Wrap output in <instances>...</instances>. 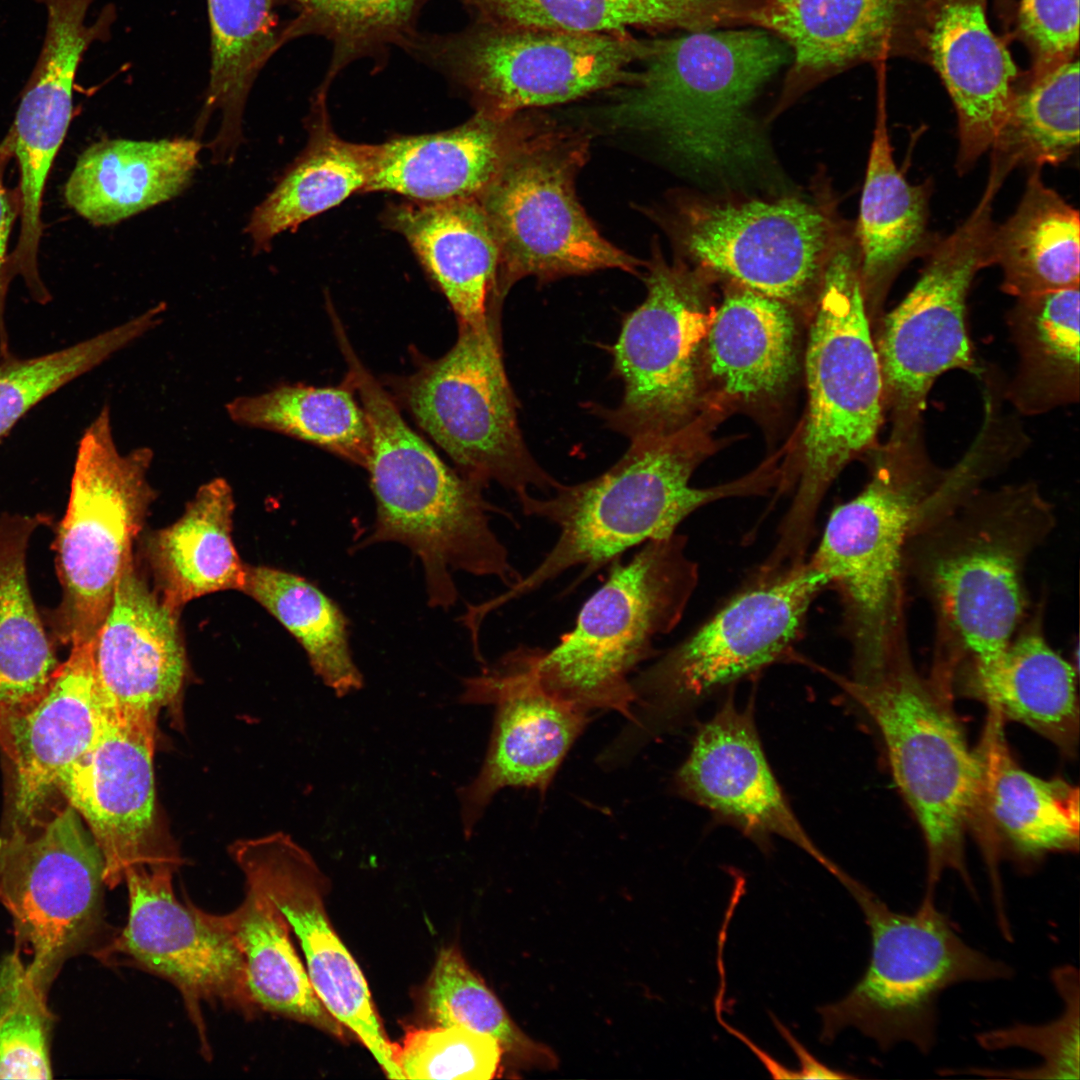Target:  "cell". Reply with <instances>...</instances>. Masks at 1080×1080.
Instances as JSON below:
<instances>
[{"instance_id":"83f0119b","label":"cell","mask_w":1080,"mask_h":1080,"mask_svg":"<svg viewBox=\"0 0 1080 1080\" xmlns=\"http://www.w3.org/2000/svg\"><path fill=\"white\" fill-rule=\"evenodd\" d=\"M1003 718L988 710L975 753L980 770L976 826L981 834L992 887H1001L997 837L1023 859L1079 847V790L1061 779L1045 780L1013 758ZM975 826V827H976Z\"/></svg>"},{"instance_id":"603a6c76","label":"cell","mask_w":1080,"mask_h":1080,"mask_svg":"<svg viewBox=\"0 0 1080 1080\" xmlns=\"http://www.w3.org/2000/svg\"><path fill=\"white\" fill-rule=\"evenodd\" d=\"M156 728L103 711L93 746L58 783L101 852L104 882L110 889L124 883L133 866L179 864L178 856L159 845L154 832Z\"/></svg>"},{"instance_id":"836d02e7","label":"cell","mask_w":1080,"mask_h":1080,"mask_svg":"<svg viewBox=\"0 0 1080 1080\" xmlns=\"http://www.w3.org/2000/svg\"><path fill=\"white\" fill-rule=\"evenodd\" d=\"M234 509L232 487L215 478L199 487L181 517L149 535L156 592L171 609L210 593L242 590L245 564L232 538Z\"/></svg>"},{"instance_id":"9c48e42d","label":"cell","mask_w":1080,"mask_h":1080,"mask_svg":"<svg viewBox=\"0 0 1080 1080\" xmlns=\"http://www.w3.org/2000/svg\"><path fill=\"white\" fill-rule=\"evenodd\" d=\"M860 907L870 932L868 965L840 1000L817 1009L820 1040L831 1042L853 1027L888 1051L907 1043L926 1055L937 1040V1002L946 989L964 982L1008 979L1013 969L969 945L936 896H923L917 910L891 909L847 874L840 882Z\"/></svg>"},{"instance_id":"8992f818","label":"cell","mask_w":1080,"mask_h":1080,"mask_svg":"<svg viewBox=\"0 0 1080 1080\" xmlns=\"http://www.w3.org/2000/svg\"><path fill=\"white\" fill-rule=\"evenodd\" d=\"M860 281L857 243L840 241L821 282L806 353L808 413L798 487L773 554L807 556L818 510L842 469L873 445L883 416V379Z\"/></svg>"},{"instance_id":"4316f807","label":"cell","mask_w":1080,"mask_h":1080,"mask_svg":"<svg viewBox=\"0 0 1080 1080\" xmlns=\"http://www.w3.org/2000/svg\"><path fill=\"white\" fill-rule=\"evenodd\" d=\"M922 0H761L756 26L792 48L785 96L852 65L888 55L918 32Z\"/></svg>"},{"instance_id":"9a60e30c","label":"cell","mask_w":1080,"mask_h":1080,"mask_svg":"<svg viewBox=\"0 0 1080 1080\" xmlns=\"http://www.w3.org/2000/svg\"><path fill=\"white\" fill-rule=\"evenodd\" d=\"M1008 175L990 166L986 188L968 218L925 255L906 297L882 318L876 345L883 403L893 421L920 419L935 380L974 366L966 300L977 272L991 266L993 204Z\"/></svg>"},{"instance_id":"c3c4849f","label":"cell","mask_w":1080,"mask_h":1080,"mask_svg":"<svg viewBox=\"0 0 1080 1080\" xmlns=\"http://www.w3.org/2000/svg\"><path fill=\"white\" fill-rule=\"evenodd\" d=\"M165 306L61 350L32 358L0 355V438L43 399L158 326Z\"/></svg>"},{"instance_id":"ee69618b","label":"cell","mask_w":1080,"mask_h":1080,"mask_svg":"<svg viewBox=\"0 0 1080 1080\" xmlns=\"http://www.w3.org/2000/svg\"><path fill=\"white\" fill-rule=\"evenodd\" d=\"M241 592L257 601L295 637L315 675L337 697L363 687L364 678L349 645L348 620L320 588L284 570L245 564Z\"/></svg>"},{"instance_id":"7dc6e473","label":"cell","mask_w":1080,"mask_h":1080,"mask_svg":"<svg viewBox=\"0 0 1080 1080\" xmlns=\"http://www.w3.org/2000/svg\"><path fill=\"white\" fill-rule=\"evenodd\" d=\"M425 1008L436 1025L462 1026L493 1037L522 1068L550 1070L558 1058L527 1035L458 949L441 950L425 988Z\"/></svg>"},{"instance_id":"f5cc1de1","label":"cell","mask_w":1080,"mask_h":1080,"mask_svg":"<svg viewBox=\"0 0 1080 1080\" xmlns=\"http://www.w3.org/2000/svg\"><path fill=\"white\" fill-rule=\"evenodd\" d=\"M1018 23L1034 55L1033 74L1074 57L1079 41V0H1022Z\"/></svg>"},{"instance_id":"5bb4252c","label":"cell","mask_w":1080,"mask_h":1080,"mask_svg":"<svg viewBox=\"0 0 1080 1080\" xmlns=\"http://www.w3.org/2000/svg\"><path fill=\"white\" fill-rule=\"evenodd\" d=\"M500 305L482 326L458 324L454 345L424 362L394 388L418 426L465 477L485 488L497 482L515 495L561 483L529 452L517 420V401L502 358Z\"/></svg>"},{"instance_id":"f907efd6","label":"cell","mask_w":1080,"mask_h":1080,"mask_svg":"<svg viewBox=\"0 0 1080 1080\" xmlns=\"http://www.w3.org/2000/svg\"><path fill=\"white\" fill-rule=\"evenodd\" d=\"M1051 978L1063 1003L1057 1018L1043 1024L1016 1023L976 1035L985 1050L1022 1048L1040 1057V1065L1014 1070L973 1068L967 1072L990 1078L1079 1079V973L1076 967L1063 965L1053 970Z\"/></svg>"},{"instance_id":"cb8c5ba5","label":"cell","mask_w":1080,"mask_h":1080,"mask_svg":"<svg viewBox=\"0 0 1080 1080\" xmlns=\"http://www.w3.org/2000/svg\"><path fill=\"white\" fill-rule=\"evenodd\" d=\"M94 666L103 711L122 719L156 725L181 694L187 659L179 611L149 587L133 555L94 639Z\"/></svg>"},{"instance_id":"ab89813d","label":"cell","mask_w":1080,"mask_h":1080,"mask_svg":"<svg viewBox=\"0 0 1080 1080\" xmlns=\"http://www.w3.org/2000/svg\"><path fill=\"white\" fill-rule=\"evenodd\" d=\"M990 261L1003 272L1001 289L1017 298L1079 286V213L1044 184L1040 169L1030 173L1015 212L995 225Z\"/></svg>"},{"instance_id":"ac0fdd59","label":"cell","mask_w":1080,"mask_h":1080,"mask_svg":"<svg viewBox=\"0 0 1080 1080\" xmlns=\"http://www.w3.org/2000/svg\"><path fill=\"white\" fill-rule=\"evenodd\" d=\"M540 649L520 645L462 682L460 703L495 707L479 772L457 790L466 837L502 789L532 788L544 795L591 719L590 712L543 687L537 675Z\"/></svg>"},{"instance_id":"f1b7e54d","label":"cell","mask_w":1080,"mask_h":1080,"mask_svg":"<svg viewBox=\"0 0 1080 1080\" xmlns=\"http://www.w3.org/2000/svg\"><path fill=\"white\" fill-rule=\"evenodd\" d=\"M533 124L520 113L502 117L477 111L448 130L393 137L377 144L365 192L424 203L477 198Z\"/></svg>"},{"instance_id":"f35d334b","label":"cell","mask_w":1080,"mask_h":1080,"mask_svg":"<svg viewBox=\"0 0 1080 1080\" xmlns=\"http://www.w3.org/2000/svg\"><path fill=\"white\" fill-rule=\"evenodd\" d=\"M207 919L225 931L240 952L250 997L257 1007L317 1027L338 1038L343 1026L326 1010L289 937V925L274 903L246 884L242 903Z\"/></svg>"},{"instance_id":"681fc988","label":"cell","mask_w":1080,"mask_h":1080,"mask_svg":"<svg viewBox=\"0 0 1080 1080\" xmlns=\"http://www.w3.org/2000/svg\"><path fill=\"white\" fill-rule=\"evenodd\" d=\"M47 991L18 953L0 962V1079L52 1077Z\"/></svg>"},{"instance_id":"7a4b0ae2","label":"cell","mask_w":1080,"mask_h":1080,"mask_svg":"<svg viewBox=\"0 0 1080 1080\" xmlns=\"http://www.w3.org/2000/svg\"><path fill=\"white\" fill-rule=\"evenodd\" d=\"M607 471L573 485L562 483L544 498L516 495L522 512L555 525L559 534L542 561L507 589L475 605L480 618L522 598L567 570L581 567L572 587L631 548L668 537L692 513L717 500L761 492L772 475L760 470L708 488L690 484L704 456L692 423L664 435L632 439Z\"/></svg>"},{"instance_id":"1f68e13d","label":"cell","mask_w":1080,"mask_h":1080,"mask_svg":"<svg viewBox=\"0 0 1080 1080\" xmlns=\"http://www.w3.org/2000/svg\"><path fill=\"white\" fill-rule=\"evenodd\" d=\"M200 143L103 140L89 146L66 182L67 204L96 226L116 224L180 194L198 166Z\"/></svg>"},{"instance_id":"e575fe53","label":"cell","mask_w":1080,"mask_h":1080,"mask_svg":"<svg viewBox=\"0 0 1080 1080\" xmlns=\"http://www.w3.org/2000/svg\"><path fill=\"white\" fill-rule=\"evenodd\" d=\"M327 92L319 87L314 95L303 152L251 215L247 232L258 249L354 193L365 192L370 182L378 145L349 142L334 132Z\"/></svg>"},{"instance_id":"8d00e7d4","label":"cell","mask_w":1080,"mask_h":1080,"mask_svg":"<svg viewBox=\"0 0 1080 1080\" xmlns=\"http://www.w3.org/2000/svg\"><path fill=\"white\" fill-rule=\"evenodd\" d=\"M45 520L0 516V730L40 698L60 665L27 576L29 542Z\"/></svg>"},{"instance_id":"d6986e66","label":"cell","mask_w":1080,"mask_h":1080,"mask_svg":"<svg viewBox=\"0 0 1080 1080\" xmlns=\"http://www.w3.org/2000/svg\"><path fill=\"white\" fill-rule=\"evenodd\" d=\"M676 231L700 264L782 302L806 296L840 242L821 210L795 198L690 201Z\"/></svg>"},{"instance_id":"7bdbcfd3","label":"cell","mask_w":1080,"mask_h":1080,"mask_svg":"<svg viewBox=\"0 0 1080 1080\" xmlns=\"http://www.w3.org/2000/svg\"><path fill=\"white\" fill-rule=\"evenodd\" d=\"M345 378L336 387L282 384L225 405L236 424L284 434L366 468L371 433L366 413Z\"/></svg>"},{"instance_id":"ba28073f","label":"cell","mask_w":1080,"mask_h":1080,"mask_svg":"<svg viewBox=\"0 0 1080 1080\" xmlns=\"http://www.w3.org/2000/svg\"><path fill=\"white\" fill-rule=\"evenodd\" d=\"M825 578L808 562L750 583L637 676L631 717L609 746L624 761L684 724L714 694L772 664L798 659L813 601Z\"/></svg>"},{"instance_id":"11a10c76","label":"cell","mask_w":1080,"mask_h":1080,"mask_svg":"<svg viewBox=\"0 0 1080 1080\" xmlns=\"http://www.w3.org/2000/svg\"><path fill=\"white\" fill-rule=\"evenodd\" d=\"M776 1028L794 1050L799 1060L800 1069L795 1070L800 1079H854L855 1076L830 1068L817 1060L777 1019L773 1018Z\"/></svg>"},{"instance_id":"74e56055","label":"cell","mask_w":1080,"mask_h":1080,"mask_svg":"<svg viewBox=\"0 0 1080 1080\" xmlns=\"http://www.w3.org/2000/svg\"><path fill=\"white\" fill-rule=\"evenodd\" d=\"M709 368L728 395L781 390L795 370V327L784 302L743 288L715 312L706 336Z\"/></svg>"},{"instance_id":"b9f144b4","label":"cell","mask_w":1080,"mask_h":1080,"mask_svg":"<svg viewBox=\"0 0 1080 1080\" xmlns=\"http://www.w3.org/2000/svg\"><path fill=\"white\" fill-rule=\"evenodd\" d=\"M1009 326L1019 367L1008 398L1026 415L1079 399V286L1017 298Z\"/></svg>"},{"instance_id":"52a82bcc","label":"cell","mask_w":1080,"mask_h":1080,"mask_svg":"<svg viewBox=\"0 0 1080 1080\" xmlns=\"http://www.w3.org/2000/svg\"><path fill=\"white\" fill-rule=\"evenodd\" d=\"M825 672L881 735L893 778L924 836L925 893H936L946 870L974 893L964 838L977 822L980 770L953 709L951 680L933 670L920 673L908 646L866 680Z\"/></svg>"},{"instance_id":"7c38bea8","label":"cell","mask_w":1080,"mask_h":1080,"mask_svg":"<svg viewBox=\"0 0 1080 1080\" xmlns=\"http://www.w3.org/2000/svg\"><path fill=\"white\" fill-rule=\"evenodd\" d=\"M587 154L583 135L533 125L477 197L499 248L500 298L527 276L546 282L603 269L638 272L641 262L603 238L576 197Z\"/></svg>"},{"instance_id":"277c9868","label":"cell","mask_w":1080,"mask_h":1080,"mask_svg":"<svg viewBox=\"0 0 1080 1080\" xmlns=\"http://www.w3.org/2000/svg\"><path fill=\"white\" fill-rule=\"evenodd\" d=\"M347 366L370 427L365 469L376 505L371 532L357 546H406L421 562L432 608L449 609L457 601L453 571L515 583L521 575L490 525L489 513L499 509L484 498L485 487L439 457L358 357Z\"/></svg>"},{"instance_id":"8fae6325","label":"cell","mask_w":1080,"mask_h":1080,"mask_svg":"<svg viewBox=\"0 0 1080 1080\" xmlns=\"http://www.w3.org/2000/svg\"><path fill=\"white\" fill-rule=\"evenodd\" d=\"M653 40L476 21L463 31L419 32L404 49L470 97L477 111L512 116L629 83Z\"/></svg>"},{"instance_id":"7402d4cb","label":"cell","mask_w":1080,"mask_h":1080,"mask_svg":"<svg viewBox=\"0 0 1080 1080\" xmlns=\"http://www.w3.org/2000/svg\"><path fill=\"white\" fill-rule=\"evenodd\" d=\"M683 798L733 826L762 850L783 838L816 860L834 877L843 869L815 844L786 798L766 757L753 704L727 697L697 730L689 753L674 776Z\"/></svg>"},{"instance_id":"816d5d0a","label":"cell","mask_w":1080,"mask_h":1080,"mask_svg":"<svg viewBox=\"0 0 1080 1080\" xmlns=\"http://www.w3.org/2000/svg\"><path fill=\"white\" fill-rule=\"evenodd\" d=\"M503 1055L493 1037L462 1026L410 1028L393 1046L404 1079H493Z\"/></svg>"},{"instance_id":"4dcf8cb0","label":"cell","mask_w":1080,"mask_h":1080,"mask_svg":"<svg viewBox=\"0 0 1080 1080\" xmlns=\"http://www.w3.org/2000/svg\"><path fill=\"white\" fill-rule=\"evenodd\" d=\"M384 225L401 234L447 299L458 324L482 326L497 293L499 248L477 198L387 206Z\"/></svg>"},{"instance_id":"60d3db41","label":"cell","mask_w":1080,"mask_h":1080,"mask_svg":"<svg viewBox=\"0 0 1080 1080\" xmlns=\"http://www.w3.org/2000/svg\"><path fill=\"white\" fill-rule=\"evenodd\" d=\"M478 22L581 33L739 25L744 0H459Z\"/></svg>"},{"instance_id":"e0dca14e","label":"cell","mask_w":1080,"mask_h":1080,"mask_svg":"<svg viewBox=\"0 0 1080 1080\" xmlns=\"http://www.w3.org/2000/svg\"><path fill=\"white\" fill-rule=\"evenodd\" d=\"M644 280L646 297L625 316L612 347L622 400L615 408H595L630 440L691 423L701 400L704 339L715 315L695 274L681 263H668L657 250Z\"/></svg>"},{"instance_id":"6da1fadb","label":"cell","mask_w":1080,"mask_h":1080,"mask_svg":"<svg viewBox=\"0 0 1080 1080\" xmlns=\"http://www.w3.org/2000/svg\"><path fill=\"white\" fill-rule=\"evenodd\" d=\"M1056 526L1032 482L978 488L924 509L903 552L904 579L935 617L934 662L949 672L993 660L1028 615L1025 570Z\"/></svg>"},{"instance_id":"db71d44e","label":"cell","mask_w":1080,"mask_h":1080,"mask_svg":"<svg viewBox=\"0 0 1080 1080\" xmlns=\"http://www.w3.org/2000/svg\"><path fill=\"white\" fill-rule=\"evenodd\" d=\"M11 157L0 145V353L9 350L4 325V313L10 284L14 279L8 251L9 237L15 220L20 217L19 192L9 190L4 183V168Z\"/></svg>"},{"instance_id":"f6af8a7d","label":"cell","mask_w":1080,"mask_h":1080,"mask_svg":"<svg viewBox=\"0 0 1080 1080\" xmlns=\"http://www.w3.org/2000/svg\"><path fill=\"white\" fill-rule=\"evenodd\" d=\"M428 0H274L292 17L283 21L286 45L305 36H321L332 46L321 86L358 60L383 67L393 47L403 50L418 33L417 20Z\"/></svg>"},{"instance_id":"ffe728a7","label":"cell","mask_w":1080,"mask_h":1080,"mask_svg":"<svg viewBox=\"0 0 1080 1080\" xmlns=\"http://www.w3.org/2000/svg\"><path fill=\"white\" fill-rule=\"evenodd\" d=\"M178 864L156 862L129 868L126 925L96 953L105 961L124 960L170 981L181 993L202 1042L201 1004L222 1003L246 1017L256 1014L245 966L230 936L191 902L174 894Z\"/></svg>"},{"instance_id":"bcb514c9","label":"cell","mask_w":1080,"mask_h":1080,"mask_svg":"<svg viewBox=\"0 0 1080 1080\" xmlns=\"http://www.w3.org/2000/svg\"><path fill=\"white\" fill-rule=\"evenodd\" d=\"M1079 145V63L1063 61L1032 74L1015 89L1007 118L991 147L1010 170L1066 161Z\"/></svg>"},{"instance_id":"d590c367","label":"cell","mask_w":1080,"mask_h":1080,"mask_svg":"<svg viewBox=\"0 0 1080 1080\" xmlns=\"http://www.w3.org/2000/svg\"><path fill=\"white\" fill-rule=\"evenodd\" d=\"M210 69L196 129L219 112L221 124L210 148L215 162L231 160L242 140L249 93L272 56L284 46L283 21L274 0H207Z\"/></svg>"},{"instance_id":"d4e9b609","label":"cell","mask_w":1080,"mask_h":1080,"mask_svg":"<svg viewBox=\"0 0 1080 1080\" xmlns=\"http://www.w3.org/2000/svg\"><path fill=\"white\" fill-rule=\"evenodd\" d=\"M919 29L956 109V168L965 173L997 138L1014 97L1017 69L989 28L984 0H930Z\"/></svg>"},{"instance_id":"484cf974","label":"cell","mask_w":1080,"mask_h":1080,"mask_svg":"<svg viewBox=\"0 0 1080 1080\" xmlns=\"http://www.w3.org/2000/svg\"><path fill=\"white\" fill-rule=\"evenodd\" d=\"M102 720L93 640L71 646L40 698L0 730L13 768L17 825L35 819L61 775L91 749Z\"/></svg>"},{"instance_id":"30bf717a","label":"cell","mask_w":1080,"mask_h":1080,"mask_svg":"<svg viewBox=\"0 0 1080 1080\" xmlns=\"http://www.w3.org/2000/svg\"><path fill=\"white\" fill-rule=\"evenodd\" d=\"M686 543L676 532L608 565L573 629L552 649H540L537 675L546 690L587 712L613 710L630 719L631 673L657 657L655 640L678 625L698 584Z\"/></svg>"},{"instance_id":"4fadbf2b","label":"cell","mask_w":1080,"mask_h":1080,"mask_svg":"<svg viewBox=\"0 0 1080 1080\" xmlns=\"http://www.w3.org/2000/svg\"><path fill=\"white\" fill-rule=\"evenodd\" d=\"M153 457L148 447L118 450L107 405L81 436L68 506L53 543L62 595L49 625L61 644L93 641L107 616L156 497L148 481Z\"/></svg>"},{"instance_id":"f546056e","label":"cell","mask_w":1080,"mask_h":1080,"mask_svg":"<svg viewBox=\"0 0 1080 1080\" xmlns=\"http://www.w3.org/2000/svg\"><path fill=\"white\" fill-rule=\"evenodd\" d=\"M1043 618L1040 604L993 660L956 669L953 688H963L1003 720L1024 724L1072 756L1079 739L1075 672L1049 644Z\"/></svg>"},{"instance_id":"d6a6232c","label":"cell","mask_w":1080,"mask_h":1080,"mask_svg":"<svg viewBox=\"0 0 1080 1080\" xmlns=\"http://www.w3.org/2000/svg\"><path fill=\"white\" fill-rule=\"evenodd\" d=\"M930 184H911L897 167L881 105L873 132L856 228L868 316L879 312L898 274L938 240L928 228Z\"/></svg>"},{"instance_id":"5b68a950","label":"cell","mask_w":1080,"mask_h":1080,"mask_svg":"<svg viewBox=\"0 0 1080 1080\" xmlns=\"http://www.w3.org/2000/svg\"><path fill=\"white\" fill-rule=\"evenodd\" d=\"M864 489L831 513L809 563L839 595L855 680L880 672L907 646L903 552L912 526L942 482L922 422H893Z\"/></svg>"},{"instance_id":"3957f363","label":"cell","mask_w":1080,"mask_h":1080,"mask_svg":"<svg viewBox=\"0 0 1080 1080\" xmlns=\"http://www.w3.org/2000/svg\"><path fill=\"white\" fill-rule=\"evenodd\" d=\"M687 32L653 40L641 69L604 110L606 119L658 133L707 172L732 176L757 168L767 148L749 107L789 61L786 44L761 28Z\"/></svg>"},{"instance_id":"44dd1931","label":"cell","mask_w":1080,"mask_h":1080,"mask_svg":"<svg viewBox=\"0 0 1080 1080\" xmlns=\"http://www.w3.org/2000/svg\"><path fill=\"white\" fill-rule=\"evenodd\" d=\"M230 854L246 884L262 891L296 934L309 980L326 1010L355 1034L388 1078L404 1079L364 975L328 919L322 897L326 879L313 857L284 832L236 841Z\"/></svg>"},{"instance_id":"2e32d148","label":"cell","mask_w":1080,"mask_h":1080,"mask_svg":"<svg viewBox=\"0 0 1080 1080\" xmlns=\"http://www.w3.org/2000/svg\"><path fill=\"white\" fill-rule=\"evenodd\" d=\"M104 886L101 852L70 805L37 832L14 825L0 837V905L30 952V971L45 987L67 960L96 952Z\"/></svg>"}]
</instances>
